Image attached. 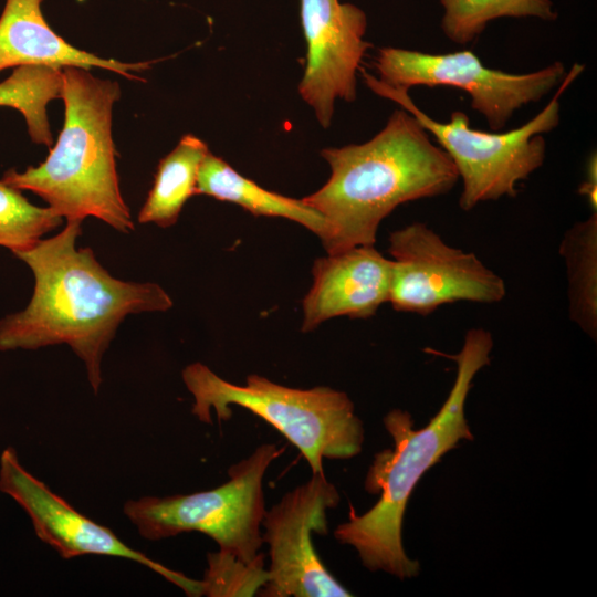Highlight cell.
Segmentation results:
<instances>
[{
	"label": "cell",
	"instance_id": "1",
	"mask_svg": "<svg viewBox=\"0 0 597 597\" xmlns=\"http://www.w3.org/2000/svg\"><path fill=\"white\" fill-rule=\"evenodd\" d=\"M82 220H66L54 237L14 253L34 275L29 304L0 320V352L66 344L83 360L97 394L102 359L129 314L164 312L168 293L154 282L112 276L91 248H76Z\"/></svg>",
	"mask_w": 597,
	"mask_h": 597
},
{
	"label": "cell",
	"instance_id": "2",
	"mask_svg": "<svg viewBox=\"0 0 597 597\" xmlns=\"http://www.w3.org/2000/svg\"><path fill=\"white\" fill-rule=\"evenodd\" d=\"M493 338L484 328H471L460 352L449 355L457 363L454 384L438 413L421 429H412L409 412L392 409L384 425L394 439V448L375 455L365 480L370 494H379L376 504L358 515L349 506L348 520L334 531L335 538L354 547L363 565L399 579L419 574L418 561L402 545V521L408 500L422 475L461 440H473L464 416L472 380L489 365Z\"/></svg>",
	"mask_w": 597,
	"mask_h": 597
},
{
	"label": "cell",
	"instance_id": "3",
	"mask_svg": "<svg viewBox=\"0 0 597 597\" xmlns=\"http://www.w3.org/2000/svg\"><path fill=\"white\" fill-rule=\"evenodd\" d=\"M321 155L331 176L303 201L329 224L327 254L374 245L380 222L398 206L444 195L459 180L447 153L401 107L371 139Z\"/></svg>",
	"mask_w": 597,
	"mask_h": 597
},
{
	"label": "cell",
	"instance_id": "4",
	"mask_svg": "<svg viewBox=\"0 0 597 597\" xmlns=\"http://www.w3.org/2000/svg\"><path fill=\"white\" fill-rule=\"evenodd\" d=\"M62 75L64 123L56 144L39 166L9 169L1 180L38 195L66 220L95 217L129 233L135 224L119 189L112 135L121 87L87 69L65 66Z\"/></svg>",
	"mask_w": 597,
	"mask_h": 597
},
{
	"label": "cell",
	"instance_id": "5",
	"mask_svg": "<svg viewBox=\"0 0 597 597\" xmlns=\"http://www.w3.org/2000/svg\"><path fill=\"white\" fill-rule=\"evenodd\" d=\"M181 376L195 398L191 412L200 421L212 423L211 409L219 421L229 420L231 406L242 407L294 444L312 473L324 472V459L346 460L362 452L364 426L344 391L286 387L256 374L249 375L245 385H237L201 363L188 365Z\"/></svg>",
	"mask_w": 597,
	"mask_h": 597
},
{
	"label": "cell",
	"instance_id": "6",
	"mask_svg": "<svg viewBox=\"0 0 597 597\" xmlns=\"http://www.w3.org/2000/svg\"><path fill=\"white\" fill-rule=\"evenodd\" d=\"M584 69L583 64H574L546 106L524 125L507 132L474 129L461 111L453 112L447 123L438 122L413 103L408 91L388 86L362 67L359 71L374 93L397 103L434 137L462 181L459 206L470 211L481 202L515 197L517 185L543 165V134L558 126L559 98Z\"/></svg>",
	"mask_w": 597,
	"mask_h": 597
},
{
	"label": "cell",
	"instance_id": "7",
	"mask_svg": "<svg viewBox=\"0 0 597 597\" xmlns=\"http://www.w3.org/2000/svg\"><path fill=\"white\" fill-rule=\"evenodd\" d=\"M282 452L274 443H263L229 469L223 484L191 494L128 501L124 513L146 540L200 532L212 538L221 553L245 564L263 561V480Z\"/></svg>",
	"mask_w": 597,
	"mask_h": 597
},
{
	"label": "cell",
	"instance_id": "8",
	"mask_svg": "<svg viewBox=\"0 0 597 597\" xmlns=\"http://www.w3.org/2000/svg\"><path fill=\"white\" fill-rule=\"evenodd\" d=\"M374 66L378 80L395 88L450 86L464 91L471 107L493 132L505 128L517 109L546 96L567 73L559 61L535 72L511 74L484 65L470 50L431 54L391 46L377 51Z\"/></svg>",
	"mask_w": 597,
	"mask_h": 597
},
{
	"label": "cell",
	"instance_id": "9",
	"mask_svg": "<svg viewBox=\"0 0 597 597\" xmlns=\"http://www.w3.org/2000/svg\"><path fill=\"white\" fill-rule=\"evenodd\" d=\"M392 274L389 301L399 312L428 315L444 304H492L506 295L504 280L474 253L449 245L426 223L389 235Z\"/></svg>",
	"mask_w": 597,
	"mask_h": 597
},
{
	"label": "cell",
	"instance_id": "10",
	"mask_svg": "<svg viewBox=\"0 0 597 597\" xmlns=\"http://www.w3.org/2000/svg\"><path fill=\"white\" fill-rule=\"evenodd\" d=\"M339 493L325 473L286 492L262 520V541L269 546L265 597H348L346 589L316 553L312 534L327 533V511L339 503Z\"/></svg>",
	"mask_w": 597,
	"mask_h": 597
},
{
	"label": "cell",
	"instance_id": "11",
	"mask_svg": "<svg viewBox=\"0 0 597 597\" xmlns=\"http://www.w3.org/2000/svg\"><path fill=\"white\" fill-rule=\"evenodd\" d=\"M0 491L25 511L36 536L62 558L93 554L130 559L158 573L188 596L202 595L201 580L191 579L150 559L127 546L108 527L73 509L22 467L13 448H6L0 457Z\"/></svg>",
	"mask_w": 597,
	"mask_h": 597
},
{
	"label": "cell",
	"instance_id": "12",
	"mask_svg": "<svg viewBox=\"0 0 597 597\" xmlns=\"http://www.w3.org/2000/svg\"><path fill=\"white\" fill-rule=\"evenodd\" d=\"M306 64L298 93L322 127L331 125L335 102H354L357 72L371 46L364 36L365 12L339 0H300Z\"/></svg>",
	"mask_w": 597,
	"mask_h": 597
},
{
	"label": "cell",
	"instance_id": "13",
	"mask_svg": "<svg viewBox=\"0 0 597 597\" xmlns=\"http://www.w3.org/2000/svg\"><path fill=\"white\" fill-rule=\"evenodd\" d=\"M303 300L302 331L337 316L368 318L389 301L392 261L374 245L355 247L315 261Z\"/></svg>",
	"mask_w": 597,
	"mask_h": 597
},
{
	"label": "cell",
	"instance_id": "14",
	"mask_svg": "<svg viewBox=\"0 0 597 597\" xmlns=\"http://www.w3.org/2000/svg\"><path fill=\"white\" fill-rule=\"evenodd\" d=\"M42 1L6 0L0 15V72L22 65L98 67L128 80L145 81L134 73L148 70L156 61L121 62L71 45L45 21Z\"/></svg>",
	"mask_w": 597,
	"mask_h": 597
},
{
	"label": "cell",
	"instance_id": "15",
	"mask_svg": "<svg viewBox=\"0 0 597 597\" xmlns=\"http://www.w3.org/2000/svg\"><path fill=\"white\" fill-rule=\"evenodd\" d=\"M196 195L235 203L254 216L281 217L295 221L314 232L322 243L331 235L327 220L303 199L289 198L260 187L210 150L198 171Z\"/></svg>",
	"mask_w": 597,
	"mask_h": 597
},
{
	"label": "cell",
	"instance_id": "16",
	"mask_svg": "<svg viewBox=\"0 0 597 597\" xmlns=\"http://www.w3.org/2000/svg\"><path fill=\"white\" fill-rule=\"evenodd\" d=\"M208 151L207 144L192 134L180 138L158 163L153 187L138 213L139 223L169 228L177 222L187 200L196 195L198 171Z\"/></svg>",
	"mask_w": 597,
	"mask_h": 597
},
{
	"label": "cell",
	"instance_id": "17",
	"mask_svg": "<svg viewBox=\"0 0 597 597\" xmlns=\"http://www.w3.org/2000/svg\"><path fill=\"white\" fill-rule=\"evenodd\" d=\"M568 280L569 316L591 338L597 334V213L569 228L559 247Z\"/></svg>",
	"mask_w": 597,
	"mask_h": 597
},
{
	"label": "cell",
	"instance_id": "18",
	"mask_svg": "<svg viewBox=\"0 0 597 597\" xmlns=\"http://www.w3.org/2000/svg\"><path fill=\"white\" fill-rule=\"evenodd\" d=\"M62 69L44 65H22L0 83V106H9L23 115L30 138L35 144L52 147L46 106L62 98Z\"/></svg>",
	"mask_w": 597,
	"mask_h": 597
},
{
	"label": "cell",
	"instance_id": "19",
	"mask_svg": "<svg viewBox=\"0 0 597 597\" xmlns=\"http://www.w3.org/2000/svg\"><path fill=\"white\" fill-rule=\"evenodd\" d=\"M443 8L441 29L457 44L476 39L492 20L538 18L553 21L557 13L551 0H439Z\"/></svg>",
	"mask_w": 597,
	"mask_h": 597
},
{
	"label": "cell",
	"instance_id": "20",
	"mask_svg": "<svg viewBox=\"0 0 597 597\" xmlns=\"http://www.w3.org/2000/svg\"><path fill=\"white\" fill-rule=\"evenodd\" d=\"M62 222L51 208L32 205L20 190L0 180V247L13 254L28 250Z\"/></svg>",
	"mask_w": 597,
	"mask_h": 597
},
{
	"label": "cell",
	"instance_id": "21",
	"mask_svg": "<svg viewBox=\"0 0 597 597\" xmlns=\"http://www.w3.org/2000/svg\"><path fill=\"white\" fill-rule=\"evenodd\" d=\"M201 580L202 595L211 597L252 596L268 582L264 561L245 564L221 552L209 553Z\"/></svg>",
	"mask_w": 597,
	"mask_h": 597
},
{
	"label": "cell",
	"instance_id": "22",
	"mask_svg": "<svg viewBox=\"0 0 597 597\" xmlns=\"http://www.w3.org/2000/svg\"><path fill=\"white\" fill-rule=\"evenodd\" d=\"M596 155L590 156L587 166V176L585 181L579 187V193L585 196L589 202L591 210L596 211L597 207V174H596Z\"/></svg>",
	"mask_w": 597,
	"mask_h": 597
}]
</instances>
